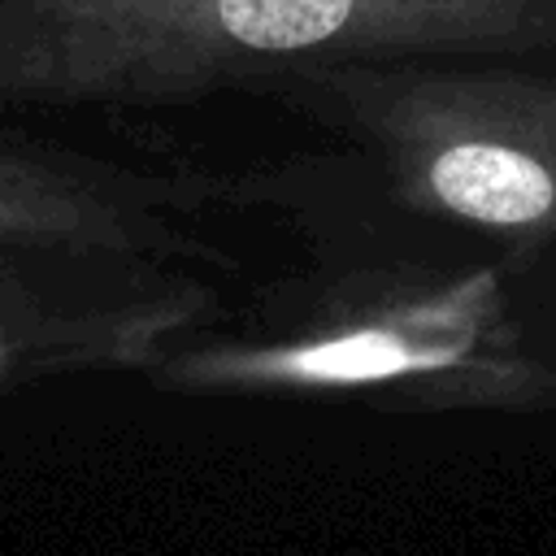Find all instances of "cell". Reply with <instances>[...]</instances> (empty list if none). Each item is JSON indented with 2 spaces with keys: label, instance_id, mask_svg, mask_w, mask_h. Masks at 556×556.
I'll use <instances>...</instances> for the list:
<instances>
[{
  "label": "cell",
  "instance_id": "6da1fadb",
  "mask_svg": "<svg viewBox=\"0 0 556 556\" xmlns=\"http://www.w3.org/2000/svg\"><path fill=\"white\" fill-rule=\"evenodd\" d=\"M308 261L178 334L169 395H313L391 417L556 413V274L391 213L330 148L256 165Z\"/></svg>",
  "mask_w": 556,
  "mask_h": 556
},
{
  "label": "cell",
  "instance_id": "7a4b0ae2",
  "mask_svg": "<svg viewBox=\"0 0 556 556\" xmlns=\"http://www.w3.org/2000/svg\"><path fill=\"white\" fill-rule=\"evenodd\" d=\"M556 56V0H0V113H152L334 65Z\"/></svg>",
  "mask_w": 556,
  "mask_h": 556
},
{
  "label": "cell",
  "instance_id": "3957f363",
  "mask_svg": "<svg viewBox=\"0 0 556 556\" xmlns=\"http://www.w3.org/2000/svg\"><path fill=\"white\" fill-rule=\"evenodd\" d=\"M252 96L321 130L391 213L556 274V56L334 61Z\"/></svg>",
  "mask_w": 556,
  "mask_h": 556
},
{
  "label": "cell",
  "instance_id": "277c9868",
  "mask_svg": "<svg viewBox=\"0 0 556 556\" xmlns=\"http://www.w3.org/2000/svg\"><path fill=\"white\" fill-rule=\"evenodd\" d=\"M222 308V274L143 256L0 248V391L135 374Z\"/></svg>",
  "mask_w": 556,
  "mask_h": 556
},
{
  "label": "cell",
  "instance_id": "5b68a950",
  "mask_svg": "<svg viewBox=\"0 0 556 556\" xmlns=\"http://www.w3.org/2000/svg\"><path fill=\"white\" fill-rule=\"evenodd\" d=\"M256 208V165L148 169L0 130V248L143 256L230 274L235 261L195 222Z\"/></svg>",
  "mask_w": 556,
  "mask_h": 556
}]
</instances>
